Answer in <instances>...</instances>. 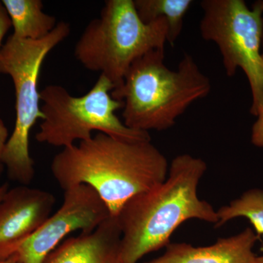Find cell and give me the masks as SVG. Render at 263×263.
I'll list each match as a JSON object with an SVG mask.
<instances>
[{
    "label": "cell",
    "mask_w": 263,
    "mask_h": 263,
    "mask_svg": "<svg viewBox=\"0 0 263 263\" xmlns=\"http://www.w3.org/2000/svg\"><path fill=\"white\" fill-rule=\"evenodd\" d=\"M168 170L165 156L152 141L129 142L102 133L64 148L51 164L64 191L78 185L91 186L112 216L132 197L163 183Z\"/></svg>",
    "instance_id": "1"
},
{
    "label": "cell",
    "mask_w": 263,
    "mask_h": 263,
    "mask_svg": "<svg viewBox=\"0 0 263 263\" xmlns=\"http://www.w3.org/2000/svg\"><path fill=\"white\" fill-rule=\"evenodd\" d=\"M206 170L202 159L188 154L177 156L163 183L124 204L116 216L122 231L124 263H137L146 254L167 247L171 235L184 221L218 222L214 207L197 195Z\"/></svg>",
    "instance_id": "2"
},
{
    "label": "cell",
    "mask_w": 263,
    "mask_h": 263,
    "mask_svg": "<svg viewBox=\"0 0 263 263\" xmlns=\"http://www.w3.org/2000/svg\"><path fill=\"white\" fill-rule=\"evenodd\" d=\"M211 80L193 57L183 56L176 70L164 64V49L154 50L137 60L122 86L110 95L122 101L123 122L137 131H164L197 100L206 98Z\"/></svg>",
    "instance_id": "3"
},
{
    "label": "cell",
    "mask_w": 263,
    "mask_h": 263,
    "mask_svg": "<svg viewBox=\"0 0 263 263\" xmlns=\"http://www.w3.org/2000/svg\"><path fill=\"white\" fill-rule=\"evenodd\" d=\"M167 24L160 18L142 22L133 0H108L100 17L88 24L74 49L85 68L122 86L129 67L148 52L164 49Z\"/></svg>",
    "instance_id": "4"
},
{
    "label": "cell",
    "mask_w": 263,
    "mask_h": 263,
    "mask_svg": "<svg viewBox=\"0 0 263 263\" xmlns=\"http://www.w3.org/2000/svg\"><path fill=\"white\" fill-rule=\"evenodd\" d=\"M70 24L58 22L49 34L39 41L20 39L13 34L0 49V74L8 75L14 84V129L2 155L1 161L13 181L28 185L35 174L29 154V133L38 119L43 120L37 89L41 67L48 53L70 35Z\"/></svg>",
    "instance_id": "5"
},
{
    "label": "cell",
    "mask_w": 263,
    "mask_h": 263,
    "mask_svg": "<svg viewBox=\"0 0 263 263\" xmlns=\"http://www.w3.org/2000/svg\"><path fill=\"white\" fill-rule=\"evenodd\" d=\"M115 86L100 75L89 92L81 97L71 95L60 85H48L40 91L43 119L36 134L39 143L67 147L76 141L92 137L93 131L129 142L151 141L147 132L126 127L115 112L123 108L122 101L112 98Z\"/></svg>",
    "instance_id": "6"
},
{
    "label": "cell",
    "mask_w": 263,
    "mask_h": 263,
    "mask_svg": "<svg viewBox=\"0 0 263 263\" xmlns=\"http://www.w3.org/2000/svg\"><path fill=\"white\" fill-rule=\"evenodd\" d=\"M200 5L202 37L219 48L227 76L238 68L245 72L252 91L250 112L257 117L263 108V13L243 0H203Z\"/></svg>",
    "instance_id": "7"
},
{
    "label": "cell",
    "mask_w": 263,
    "mask_h": 263,
    "mask_svg": "<svg viewBox=\"0 0 263 263\" xmlns=\"http://www.w3.org/2000/svg\"><path fill=\"white\" fill-rule=\"evenodd\" d=\"M64 192L60 209L25 239L0 249V259L12 258L16 263H44L71 233L93 231L111 216L91 186L78 185Z\"/></svg>",
    "instance_id": "8"
},
{
    "label": "cell",
    "mask_w": 263,
    "mask_h": 263,
    "mask_svg": "<svg viewBox=\"0 0 263 263\" xmlns=\"http://www.w3.org/2000/svg\"><path fill=\"white\" fill-rule=\"evenodd\" d=\"M55 202L46 190L27 185L8 190L0 201V249L32 234L51 215Z\"/></svg>",
    "instance_id": "9"
},
{
    "label": "cell",
    "mask_w": 263,
    "mask_h": 263,
    "mask_svg": "<svg viewBox=\"0 0 263 263\" xmlns=\"http://www.w3.org/2000/svg\"><path fill=\"white\" fill-rule=\"evenodd\" d=\"M122 231L116 216H109L93 231L64 240L44 263H124Z\"/></svg>",
    "instance_id": "10"
},
{
    "label": "cell",
    "mask_w": 263,
    "mask_h": 263,
    "mask_svg": "<svg viewBox=\"0 0 263 263\" xmlns=\"http://www.w3.org/2000/svg\"><path fill=\"white\" fill-rule=\"evenodd\" d=\"M257 239V235L248 228L208 247L170 243L162 256L143 263H256L257 256L252 249Z\"/></svg>",
    "instance_id": "11"
},
{
    "label": "cell",
    "mask_w": 263,
    "mask_h": 263,
    "mask_svg": "<svg viewBox=\"0 0 263 263\" xmlns=\"http://www.w3.org/2000/svg\"><path fill=\"white\" fill-rule=\"evenodd\" d=\"M17 38L39 41L47 37L57 25L53 15L43 12L41 0H3Z\"/></svg>",
    "instance_id": "12"
},
{
    "label": "cell",
    "mask_w": 263,
    "mask_h": 263,
    "mask_svg": "<svg viewBox=\"0 0 263 263\" xmlns=\"http://www.w3.org/2000/svg\"><path fill=\"white\" fill-rule=\"evenodd\" d=\"M142 22L150 24L162 18L167 22V43L174 46L181 34L183 19L193 5L192 0H133Z\"/></svg>",
    "instance_id": "13"
},
{
    "label": "cell",
    "mask_w": 263,
    "mask_h": 263,
    "mask_svg": "<svg viewBox=\"0 0 263 263\" xmlns=\"http://www.w3.org/2000/svg\"><path fill=\"white\" fill-rule=\"evenodd\" d=\"M216 214V228L224 226L235 218L245 217L252 223L257 236L263 235V190L254 189L246 192L229 205L221 207Z\"/></svg>",
    "instance_id": "14"
},
{
    "label": "cell",
    "mask_w": 263,
    "mask_h": 263,
    "mask_svg": "<svg viewBox=\"0 0 263 263\" xmlns=\"http://www.w3.org/2000/svg\"><path fill=\"white\" fill-rule=\"evenodd\" d=\"M257 117V120L252 127V143L255 146L263 147V108Z\"/></svg>",
    "instance_id": "15"
},
{
    "label": "cell",
    "mask_w": 263,
    "mask_h": 263,
    "mask_svg": "<svg viewBox=\"0 0 263 263\" xmlns=\"http://www.w3.org/2000/svg\"><path fill=\"white\" fill-rule=\"evenodd\" d=\"M11 27L12 23L9 15L7 13L2 1H0V49L2 48L3 38Z\"/></svg>",
    "instance_id": "16"
},
{
    "label": "cell",
    "mask_w": 263,
    "mask_h": 263,
    "mask_svg": "<svg viewBox=\"0 0 263 263\" xmlns=\"http://www.w3.org/2000/svg\"><path fill=\"white\" fill-rule=\"evenodd\" d=\"M8 129L4 122L0 119V159L8 140Z\"/></svg>",
    "instance_id": "17"
},
{
    "label": "cell",
    "mask_w": 263,
    "mask_h": 263,
    "mask_svg": "<svg viewBox=\"0 0 263 263\" xmlns=\"http://www.w3.org/2000/svg\"><path fill=\"white\" fill-rule=\"evenodd\" d=\"M8 190V183H3L0 186V201H1L3 197H4L5 194L7 193Z\"/></svg>",
    "instance_id": "18"
},
{
    "label": "cell",
    "mask_w": 263,
    "mask_h": 263,
    "mask_svg": "<svg viewBox=\"0 0 263 263\" xmlns=\"http://www.w3.org/2000/svg\"><path fill=\"white\" fill-rule=\"evenodd\" d=\"M252 8H257L263 13V0L255 2L252 5Z\"/></svg>",
    "instance_id": "19"
},
{
    "label": "cell",
    "mask_w": 263,
    "mask_h": 263,
    "mask_svg": "<svg viewBox=\"0 0 263 263\" xmlns=\"http://www.w3.org/2000/svg\"><path fill=\"white\" fill-rule=\"evenodd\" d=\"M0 263H16L14 259L12 258H7L0 259Z\"/></svg>",
    "instance_id": "20"
},
{
    "label": "cell",
    "mask_w": 263,
    "mask_h": 263,
    "mask_svg": "<svg viewBox=\"0 0 263 263\" xmlns=\"http://www.w3.org/2000/svg\"><path fill=\"white\" fill-rule=\"evenodd\" d=\"M256 263H263V255L260 256V257H257Z\"/></svg>",
    "instance_id": "21"
},
{
    "label": "cell",
    "mask_w": 263,
    "mask_h": 263,
    "mask_svg": "<svg viewBox=\"0 0 263 263\" xmlns=\"http://www.w3.org/2000/svg\"><path fill=\"white\" fill-rule=\"evenodd\" d=\"M4 168V165H3V164L2 163L1 161H0V176H1L2 174H3Z\"/></svg>",
    "instance_id": "22"
},
{
    "label": "cell",
    "mask_w": 263,
    "mask_h": 263,
    "mask_svg": "<svg viewBox=\"0 0 263 263\" xmlns=\"http://www.w3.org/2000/svg\"><path fill=\"white\" fill-rule=\"evenodd\" d=\"M262 61H263V51H262Z\"/></svg>",
    "instance_id": "23"
},
{
    "label": "cell",
    "mask_w": 263,
    "mask_h": 263,
    "mask_svg": "<svg viewBox=\"0 0 263 263\" xmlns=\"http://www.w3.org/2000/svg\"><path fill=\"white\" fill-rule=\"evenodd\" d=\"M262 46H263V34H262Z\"/></svg>",
    "instance_id": "24"
}]
</instances>
